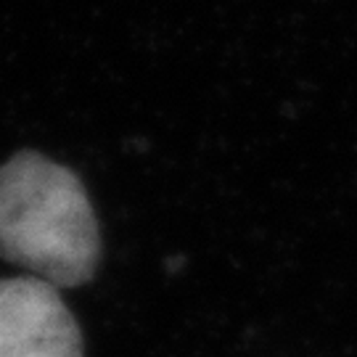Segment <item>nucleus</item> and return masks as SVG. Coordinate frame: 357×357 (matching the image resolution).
Here are the masks:
<instances>
[{
	"instance_id": "1",
	"label": "nucleus",
	"mask_w": 357,
	"mask_h": 357,
	"mask_svg": "<svg viewBox=\"0 0 357 357\" xmlns=\"http://www.w3.org/2000/svg\"><path fill=\"white\" fill-rule=\"evenodd\" d=\"M0 257L56 289L93 281L101 230L75 169L38 151L0 165Z\"/></svg>"
},
{
	"instance_id": "2",
	"label": "nucleus",
	"mask_w": 357,
	"mask_h": 357,
	"mask_svg": "<svg viewBox=\"0 0 357 357\" xmlns=\"http://www.w3.org/2000/svg\"><path fill=\"white\" fill-rule=\"evenodd\" d=\"M0 357H85L79 326L53 283L0 278Z\"/></svg>"
}]
</instances>
